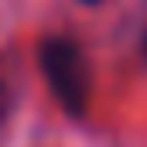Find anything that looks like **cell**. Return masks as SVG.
<instances>
[{"mask_svg": "<svg viewBox=\"0 0 147 147\" xmlns=\"http://www.w3.org/2000/svg\"><path fill=\"white\" fill-rule=\"evenodd\" d=\"M40 65L50 79V90L54 97L65 104V111L83 115L86 100H90V61L79 50V43L61 40V36H50L40 47Z\"/></svg>", "mask_w": 147, "mask_h": 147, "instance_id": "cell-1", "label": "cell"}, {"mask_svg": "<svg viewBox=\"0 0 147 147\" xmlns=\"http://www.w3.org/2000/svg\"><path fill=\"white\" fill-rule=\"evenodd\" d=\"M86 4H97V0H86Z\"/></svg>", "mask_w": 147, "mask_h": 147, "instance_id": "cell-2", "label": "cell"}]
</instances>
